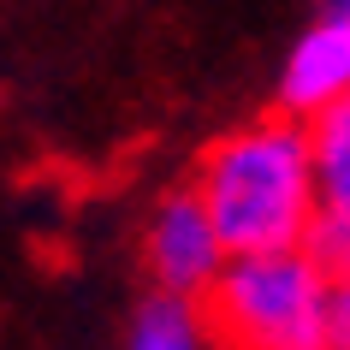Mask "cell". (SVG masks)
<instances>
[{"instance_id": "52a82bcc", "label": "cell", "mask_w": 350, "mask_h": 350, "mask_svg": "<svg viewBox=\"0 0 350 350\" xmlns=\"http://www.w3.org/2000/svg\"><path fill=\"white\" fill-rule=\"evenodd\" d=\"M327 345L350 350V279H338L327 291Z\"/></svg>"}, {"instance_id": "ba28073f", "label": "cell", "mask_w": 350, "mask_h": 350, "mask_svg": "<svg viewBox=\"0 0 350 350\" xmlns=\"http://www.w3.org/2000/svg\"><path fill=\"white\" fill-rule=\"evenodd\" d=\"M327 12H350V0H327Z\"/></svg>"}, {"instance_id": "5b68a950", "label": "cell", "mask_w": 350, "mask_h": 350, "mask_svg": "<svg viewBox=\"0 0 350 350\" xmlns=\"http://www.w3.org/2000/svg\"><path fill=\"white\" fill-rule=\"evenodd\" d=\"M214 345L220 338L208 327L202 303H185L166 291H148L125 327V350H214Z\"/></svg>"}, {"instance_id": "3957f363", "label": "cell", "mask_w": 350, "mask_h": 350, "mask_svg": "<svg viewBox=\"0 0 350 350\" xmlns=\"http://www.w3.org/2000/svg\"><path fill=\"white\" fill-rule=\"evenodd\" d=\"M148 273H154V291L185 297V303H208V291L220 285V273L232 267V250H226L214 214L202 208L196 190H172L161 196L154 220H148Z\"/></svg>"}, {"instance_id": "6da1fadb", "label": "cell", "mask_w": 350, "mask_h": 350, "mask_svg": "<svg viewBox=\"0 0 350 350\" xmlns=\"http://www.w3.org/2000/svg\"><path fill=\"white\" fill-rule=\"evenodd\" d=\"M196 196L214 214L232 256H273L303 250L314 226V161H309V125L297 119H261L202 154Z\"/></svg>"}, {"instance_id": "277c9868", "label": "cell", "mask_w": 350, "mask_h": 350, "mask_svg": "<svg viewBox=\"0 0 350 350\" xmlns=\"http://www.w3.org/2000/svg\"><path fill=\"white\" fill-rule=\"evenodd\" d=\"M350 101V12H327L291 42L279 66V107L285 119H321Z\"/></svg>"}, {"instance_id": "8992f818", "label": "cell", "mask_w": 350, "mask_h": 350, "mask_svg": "<svg viewBox=\"0 0 350 350\" xmlns=\"http://www.w3.org/2000/svg\"><path fill=\"white\" fill-rule=\"evenodd\" d=\"M309 161H314V214L350 226V101L309 119Z\"/></svg>"}, {"instance_id": "7a4b0ae2", "label": "cell", "mask_w": 350, "mask_h": 350, "mask_svg": "<svg viewBox=\"0 0 350 350\" xmlns=\"http://www.w3.org/2000/svg\"><path fill=\"white\" fill-rule=\"evenodd\" d=\"M327 291V273L303 250H273V256H232L202 309L226 350H332Z\"/></svg>"}]
</instances>
